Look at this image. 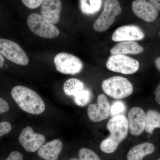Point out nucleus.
I'll use <instances>...</instances> for the list:
<instances>
[{"label":"nucleus","instance_id":"nucleus-1","mask_svg":"<svg viewBox=\"0 0 160 160\" xmlns=\"http://www.w3.org/2000/svg\"><path fill=\"white\" fill-rule=\"evenodd\" d=\"M107 128L110 132V136L102 142L100 148L105 153H111L116 150L128 135V119L123 115L116 116L109 120Z\"/></svg>","mask_w":160,"mask_h":160},{"label":"nucleus","instance_id":"nucleus-24","mask_svg":"<svg viewBox=\"0 0 160 160\" xmlns=\"http://www.w3.org/2000/svg\"><path fill=\"white\" fill-rule=\"evenodd\" d=\"M45 0H22L24 5L30 9H35L42 5Z\"/></svg>","mask_w":160,"mask_h":160},{"label":"nucleus","instance_id":"nucleus-19","mask_svg":"<svg viewBox=\"0 0 160 160\" xmlns=\"http://www.w3.org/2000/svg\"><path fill=\"white\" fill-rule=\"evenodd\" d=\"M84 89H85L83 82L74 78L67 80L64 83L63 86V89L65 94L73 97Z\"/></svg>","mask_w":160,"mask_h":160},{"label":"nucleus","instance_id":"nucleus-14","mask_svg":"<svg viewBox=\"0 0 160 160\" xmlns=\"http://www.w3.org/2000/svg\"><path fill=\"white\" fill-rule=\"evenodd\" d=\"M62 8L61 0H45L40 11L43 17L54 25L59 22Z\"/></svg>","mask_w":160,"mask_h":160},{"label":"nucleus","instance_id":"nucleus-31","mask_svg":"<svg viewBox=\"0 0 160 160\" xmlns=\"http://www.w3.org/2000/svg\"><path fill=\"white\" fill-rule=\"evenodd\" d=\"M4 58L0 54V68H2L3 66V64H4Z\"/></svg>","mask_w":160,"mask_h":160},{"label":"nucleus","instance_id":"nucleus-6","mask_svg":"<svg viewBox=\"0 0 160 160\" xmlns=\"http://www.w3.org/2000/svg\"><path fill=\"white\" fill-rule=\"evenodd\" d=\"M107 69L110 71L124 74H132L139 69L137 60L123 55H114L109 57L106 63Z\"/></svg>","mask_w":160,"mask_h":160},{"label":"nucleus","instance_id":"nucleus-18","mask_svg":"<svg viewBox=\"0 0 160 160\" xmlns=\"http://www.w3.org/2000/svg\"><path fill=\"white\" fill-rule=\"evenodd\" d=\"M157 128H160V113L157 110L149 109L146 114L145 131L152 134Z\"/></svg>","mask_w":160,"mask_h":160},{"label":"nucleus","instance_id":"nucleus-29","mask_svg":"<svg viewBox=\"0 0 160 160\" xmlns=\"http://www.w3.org/2000/svg\"><path fill=\"white\" fill-rule=\"evenodd\" d=\"M149 1L158 9V10H159L160 11V0H149Z\"/></svg>","mask_w":160,"mask_h":160},{"label":"nucleus","instance_id":"nucleus-4","mask_svg":"<svg viewBox=\"0 0 160 160\" xmlns=\"http://www.w3.org/2000/svg\"><path fill=\"white\" fill-rule=\"evenodd\" d=\"M27 24L30 30L40 37L53 39L59 35L60 31L57 27L38 13L29 15L27 18Z\"/></svg>","mask_w":160,"mask_h":160},{"label":"nucleus","instance_id":"nucleus-33","mask_svg":"<svg viewBox=\"0 0 160 160\" xmlns=\"http://www.w3.org/2000/svg\"><path fill=\"white\" fill-rule=\"evenodd\" d=\"M157 160H160V158H159Z\"/></svg>","mask_w":160,"mask_h":160},{"label":"nucleus","instance_id":"nucleus-28","mask_svg":"<svg viewBox=\"0 0 160 160\" xmlns=\"http://www.w3.org/2000/svg\"><path fill=\"white\" fill-rule=\"evenodd\" d=\"M154 94L156 101L158 104L160 105V83L155 90Z\"/></svg>","mask_w":160,"mask_h":160},{"label":"nucleus","instance_id":"nucleus-16","mask_svg":"<svg viewBox=\"0 0 160 160\" xmlns=\"http://www.w3.org/2000/svg\"><path fill=\"white\" fill-rule=\"evenodd\" d=\"M144 48L135 41H124L118 43L110 50L112 55H137L144 52Z\"/></svg>","mask_w":160,"mask_h":160},{"label":"nucleus","instance_id":"nucleus-34","mask_svg":"<svg viewBox=\"0 0 160 160\" xmlns=\"http://www.w3.org/2000/svg\"><path fill=\"white\" fill-rule=\"evenodd\" d=\"M159 35H160V33H159Z\"/></svg>","mask_w":160,"mask_h":160},{"label":"nucleus","instance_id":"nucleus-30","mask_svg":"<svg viewBox=\"0 0 160 160\" xmlns=\"http://www.w3.org/2000/svg\"><path fill=\"white\" fill-rule=\"evenodd\" d=\"M155 65L158 70L160 71V57L157 58L155 60Z\"/></svg>","mask_w":160,"mask_h":160},{"label":"nucleus","instance_id":"nucleus-15","mask_svg":"<svg viewBox=\"0 0 160 160\" xmlns=\"http://www.w3.org/2000/svg\"><path fill=\"white\" fill-rule=\"evenodd\" d=\"M62 147V143L60 140H52L38 149V155L45 160H58Z\"/></svg>","mask_w":160,"mask_h":160},{"label":"nucleus","instance_id":"nucleus-21","mask_svg":"<svg viewBox=\"0 0 160 160\" xmlns=\"http://www.w3.org/2000/svg\"><path fill=\"white\" fill-rule=\"evenodd\" d=\"M89 2L81 1V9L85 13H92L98 11L101 7V0H88Z\"/></svg>","mask_w":160,"mask_h":160},{"label":"nucleus","instance_id":"nucleus-27","mask_svg":"<svg viewBox=\"0 0 160 160\" xmlns=\"http://www.w3.org/2000/svg\"><path fill=\"white\" fill-rule=\"evenodd\" d=\"M9 110L8 103L5 100L0 98V113L7 112Z\"/></svg>","mask_w":160,"mask_h":160},{"label":"nucleus","instance_id":"nucleus-3","mask_svg":"<svg viewBox=\"0 0 160 160\" xmlns=\"http://www.w3.org/2000/svg\"><path fill=\"white\" fill-rule=\"evenodd\" d=\"M102 89L107 95L116 99L128 97L133 91L131 82L126 78L116 76L104 80Z\"/></svg>","mask_w":160,"mask_h":160},{"label":"nucleus","instance_id":"nucleus-22","mask_svg":"<svg viewBox=\"0 0 160 160\" xmlns=\"http://www.w3.org/2000/svg\"><path fill=\"white\" fill-rule=\"evenodd\" d=\"M78 155L80 160H102L96 152L88 148L80 149Z\"/></svg>","mask_w":160,"mask_h":160},{"label":"nucleus","instance_id":"nucleus-8","mask_svg":"<svg viewBox=\"0 0 160 160\" xmlns=\"http://www.w3.org/2000/svg\"><path fill=\"white\" fill-rule=\"evenodd\" d=\"M54 63L57 70L63 74H78L83 68V62L80 59L66 52L57 55L54 58Z\"/></svg>","mask_w":160,"mask_h":160},{"label":"nucleus","instance_id":"nucleus-32","mask_svg":"<svg viewBox=\"0 0 160 160\" xmlns=\"http://www.w3.org/2000/svg\"><path fill=\"white\" fill-rule=\"evenodd\" d=\"M70 160H80L78 159H76V158H72V159H71Z\"/></svg>","mask_w":160,"mask_h":160},{"label":"nucleus","instance_id":"nucleus-13","mask_svg":"<svg viewBox=\"0 0 160 160\" xmlns=\"http://www.w3.org/2000/svg\"><path fill=\"white\" fill-rule=\"evenodd\" d=\"M128 121L131 134L135 136L140 135L146 128V112L139 107H132L128 113Z\"/></svg>","mask_w":160,"mask_h":160},{"label":"nucleus","instance_id":"nucleus-7","mask_svg":"<svg viewBox=\"0 0 160 160\" xmlns=\"http://www.w3.org/2000/svg\"><path fill=\"white\" fill-rule=\"evenodd\" d=\"M0 54L20 66H27L29 63L26 52L18 44L10 40L0 38Z\"/></svg>","mask_w":160,"mask_h":160},{"label":"nucleus","instance_id":"nucleus-12","mask_svg":"<svg viewBox=\"0 0 160 160\" xmlns=\"http://www.w3.org/2000/svg\"><path fill=\"white\" fill-rule=\"evenodd\" d=\"M145 33L138 26L126 25L121 26L113 32L112 39L116 42L124 41H136L142 40Z\"/></svg>","mask_w":160,"mask_h":160},{"label":"nucleus","instance_id":"nucleus-20","mask_svg":"<svg viewBox=\"0 0 160 160\" xmlns=\"http://www.w3.org/2000/svg\"><path fill=\"white\" fill-rule=\"evenodd\" d=\"M92 93L89 89H84L73 97L75 104L80 107L88 105L92 98Z\"/></svg>","mask_w":160,"mask_h":160},{"label":"nucleus","instance_id":"nucleus-11","mask_svg":"<svg viewBox=\"0 0 160 160\" xmlns=\"http://www.w3.org/2000/svg\"><path fill=\"white\" fill-rule=\"evenodd\" d=\"M132 9L137 17L147 22H154L158 16V9L146 0H134Z\"/></svg>","mask_w":160,"mask_h":160},{"label":"nucleus","instance_id":"nucleus-17","mask_svg":"<svg viewBox=\"0 0 160 160\" xmlns=\"http://www.w3.org/2000/svg\"><path fill=\"white\" fill-rule=\"evenodd\" d=\"M155 150L153 144L149 142L142 143L132 147L127 155L128 160H142L143 158L152 154Z\"/></svg>","mask_w":160,"mask_h":160},{"label":"nucleus","instance_id":"nucleus-5","mask_svg":"<svg viewBox=\"0 0 160 160\" xmlns=\"http://www.w3.org/2000/svg\"><path fill=\"white\" fill-rule=\"evenodd\" d=\"M122 11L118 0H106L102 12L93 24L95 31L102 32L107 30L113 24L116 18Z\"/></svg>","mask_w":160,"mask_h":160},{"label":"nucleus","instance_id":"nucleus-26","mask_svg":"<svg viewBox=\"0 0 160 160\" xmlns=\"http://www.w3.org/2000/svg\"><path fill=\"white\" fill-rule=\"evenodd\" d=\"M5 160H24L22 154L17 151L12 152Z\"/></svg>","mask_w":160,"mask_h":160},{"label":"nucleus","instance_id":"nucleus-25","mask_svg":"<svg viewBox=\"0 0 160 160\" xmlns=\"http://www.w3.org/2000/svg\"><path fill=\"white\" fill-rule=\"evenodd\" d=\"M11 125L7 122H3L0 123V137L9 133L11 130Z\"/></svg>","mask_w":160,"mask_h":160},{"label":"nucleus","instance_id":"nucleus-9","mask_svg":"<svg viewBox=\"0 0 160 160\" xmlns=\"http://www.w3.org/2000/svg\"><path fill=\"white\" fill-rule=\"evenodd\" d=\"M19 141L26 151L34 152L43 146L46 138L43 135L35 133L31 127L27 126L22 130Z\"/></svg>","mask_w":160,"mask_h":160},{"label":"nucleus","instance_id":"nucleus-10","mask_svg":"<svg viewBox=\"0 0 160 160\" xmlns=\"http://www.w3.org/2000/svg\"><path fill=\"white\" fill-rule=\"evenodd\" d=\"M110 106L105 95L98 96L97 103L88 106L87 114L89 118L94 122H101L107 119L109 115Z\"/></svg>","mask_w":160,"mask_h":160},{"label":"nucleus","instance_id":"nucleus-2","mask_svg":"<svg viewBox=\"0 0 160 160\" xmlns=\"http://www.w3.org/2000/svg\"><path fill=\"white\" fill-rule=\"evenodd\" d=\"M13 100L23 111L30 114L39 115L44 112L45 102L36 92L25 86H15L11 90Z\"/></svg>","mask_w":160,"mask_h":160},{"label":"nucleus","instance_id":"nucleus-23","mask_svg":"<svg viewBox=\"0 0 160 160\" xmlns=\"http://www.w3.org/2000/svg\"><path fill=\"white\" fill-rule=\"evenodd\" d=\"M126 109L125 103L121 101L115 102L110 108L109 114L112 117L121 115Z\"/></svg>","mask_w":160,"mask_h":160}]
</instances>
